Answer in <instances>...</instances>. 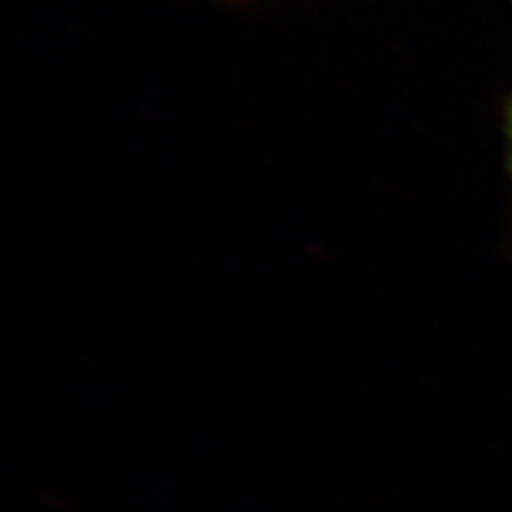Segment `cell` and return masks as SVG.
I'll return each mask as SVG.
<instances>
[{
  "label": "cell",
  "instance_id": "obj_1",
  "mask_svg": "<svg viewBox=\"0 0 512 512\" xmlns=\"http://www.w3.org/2000/svg\"><path fill=\"white\" fill-rule=\"evenodd\" d=\"M502 131H505V152H507V173L512 178V89L502 105Z\"/></svg>",
  "mask_w": 512,
  "mask_h": 512
}]
</instances>
